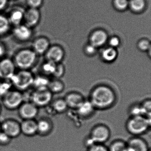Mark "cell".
<instances>
[{"instance_id": "cell-36", "label": "cell", "mask_w": 151, "mask_h": 151, "mask_svg": "<svg viewBox=\"0 0 151 151\" xmlns=\"http://www.w3.org/2000/svg\"><path fill=\"white\" fill-rule=\"evenodd\" d=\"M87 151H109L103 144H95L88 147Z\"/></svg>"}, {"instance_id": "cell-2", "label": "cell", "mask_w": 151, "mask_h": 151, "mask_svg": "<svg viewBox=\"0 0 151 151\" xmlns=\"http://www.w3.org/2000/svg\"><path fill=\"white\" fill-rule=\"evenodd\" d=\"M38 55L30 48H23L16 53L13 61L19 70H30L35 66Z\"/></svg>"}, {"instance_id": "cell-14", "label": "cell", "mask_w": 151, "mask_h": 151, "mask_svg": "<svg viewBox=\"0 0 151 151\" xmlns=\"http://www.w3.org/2000/svg\"><path fill=\"white\" fill-rule=\"evenodd\" d=\"M21 133L28 137H34L37 134V121L35 119L23 120L21 122Z\"/></svg>"}, {"instance_id": "cell-3", "label": "cell", "mask_w": 151, "mask_h": 151, "mask_svg": "<svg viewBox=\"0 0 151 151\" xmlns=\"http://www.w3.org/2000/svg\"><path fill=\"white\" fill-rule=\"evenodd\" d=\"M34 77L30 70H19L16 71L10 80L16 90L23 92L32 87Z\"/></svg>"}, {"instance_id": "cell-1", "label": "cell", "mask_w": 151, "mask_h": 151, "mask_svg": "<svg viewBox=\"0 0 151 151\" xmlns=\"http://www.w3.org/2000/svg\"><path fill=\"white\" fill-rule=\"evenodd\" d=\"M116 99L114 91L108 86L100 85L93 89L89 100L95 109H107L114 104Z\"/></svg>"}, {"instance_id": "cell-7", "label": "cell", "mask_w": 151, "mask_h": 151, "mask_svg": "<svg viewBox=\"0 0 151 151\" xmlns=\"http://www.w3.org/2000/svg\"><path fill=\"white\" fill-rule=\"evenodd\" d=\"M1 131L8 135L11 138H16L21 133V123L13 118H7L1 122Z\"/></svg>"}, {"instance_id": "cell-44", "label": "cell", "mask_w": 151, "mask_h": 151, "mask_svg": "<svg viewBox=\"0 0 151 151\" xmlns=\"http://www.w3.org/2000/svg\"><path fill=\"white\" fill-rule=\"evenodd\" d=\"M1 131V122H0V132Z\"/></svg>"}, {"instance_id": "cell-10", "label": "cell", "mask_w": 151, "mask_h": 151, "mask_svg": "<svg viewBox=\"0 0 151 151\" xmlns=\"http://www.w3.org/2000/svg\"><path fill=\"white\" fill-rule=\"evenodd\" d=\"M16 68L13 60L2 58L0 60V79H10L16 72Z\"/></svg>"}, {"instance_id": "cell-25", "label": "cell", "mask_w": 151, "mask_h": 151, "mask_svg": "<svg viewBox=\"0 0 151 151\" xmlns=\"http://www.w3.org/2000/svg\"><path fill=\"white\" fill-rule=\"evenodd\" d=\"M11 27L7 17L0 14V37L7 35L11 30Z\"/></svg>"}, {"instance_id": "cell-40", "label": "cell", "mask_w": 151, "mask_h": 151, "mask_svg": "<svg viewBox=\"0 0 151 151\" xmlns=\"http://www.w3.org/2000/svg\"><path fill=\"white\" fill-rule=\"evenodd\" d=\"M9 0H0V11L5 9L8 5Z\"/></svg>"}, {"instance_id": "cell-39", "label": "cell", "mask_w": 151, "mask_h": 151, "mask_svg": "<svg viewBox=\"0 0 151 151\" xmlns=\"http://www.w3.org/2000/svg\"><path fill=\"white\" fill-rule=\"evenodd\" d=\"M109 43H110V45L112 47H116L119 45V44H120V40L117 38L114 37L111 38Z\"/></svg>"}, {"instance_id": "cell-13", "label": "cell", "mask_w": 151, "mask_h": 151, "mask_svg": "<svg viewBox=\"0 0 151 151\" xmlns=\"http://www.w3.org/2000/svg\"><path fill=\"white\" fill-rule=\"evenodd\" d=\"M37 121V134L40 137H46L51 134L53 129V124L50 118L42 117Z\"/></svg>"}, {"instance_id": "cell-43", "label": "cell", "mask_w": 151, "mask_h": 151, "mask_svg": "<svg viewBox=\"0 0 151 151\" xmlns=\"http://www.w3.org/2000/svg\"><path fill=\"white\" fill-rule=\"evenodd\" d=\"M1 111H2V106L1 104L0 103V114H1Z\"/></svg>"}, {"instance_id": "cell-22", "label": "cell", "mask_w": 151, "mask_h": 151, "mask_svg": "<svg viewBox=\"0 0 151 151\" xmlns=\"http://www.w3.org/2000/svg\"><path fill=\"white\" fill-rule=\"evenodd\" d=\"M107 39L106 34L102 31H98L93 33L91 37V45L98 47L104 45Z\"/></svg>"}, {"instance_id": "cell-28", "label": "cell", "mask_w": 151, "mask_h": 151, "mask_svg": "<svg viewBox=\"0 0 151 151\" xmlns=\"http://www.w3.org/2000/svg\"><path fill=\"white\" fill-rule=\"evenodd\" d=\"M127 143L121 140H117L111 143L109 147V151H126L127 149Z\"/></svg>"}, {"instance_id": "cell-24", "label": "cell", "mask_w": 151, "mask_h": 151, "mask_svg": "<svg viewBox=\"0 0 151 151\" xmlns=\"http://www.w3.org/2000/svg\"><path fill=\"white\" fill-rule=\"evenodd\" d=\"M50 106L53 111L58 114L64 113L68 107L64 99H57L52 101Z\"/></svg>"}, {"instance_id": "cell-6", "label": "cell", "mask_w": 151, "mask_h": 151, "mask_svg": "<svg viewBox=\"0 0 151 151\" xmlns=\"http://www.w3.org/2000/svg\"><path fill=\"white\" fill-rule=\"evenodd\" d=\"M53 93L48 89L34 90L31 93L30 101L40 108L46 107L52 103Z\"/></svg>"}, {"instance_id": "cell-17", "label": "cell", "mask_w": 151, "mask_h": 151, "mask_svg": "<svg viewBox=\"0 0 151 151\" xmlns=\"http://www.w3.org/2000/svg\"><path fill=\"white\" fill-rule=\"evenodd\" d=\"M25 10L21 7H15L9 12L7 18L11 24L14 27L23 23Z\"/></svg>"}, {"instance_id": "cell-41", "label": "cell", "mask_w": 151, "mask_h": 151, "mask_svg": "<svg viewBox=\"0 0 151 151\" xmlns=\"http://www.w3.org/2000/svg\"><path fill=\"white\" fill-rule=\"evenodd\" d=\"M86 51L88 54H92L94 53L96 51V47L92 45H90L86 47Z\"/></svg>"}, {"instance_id": "cell-9", "label": "cell", "mask_w": 151, "mask_h": 151, "mask_svg": "<svg viewBox=\"0 0 151 151\" xmlns=\"http://www.w3.org/2000/svg\"><path fill=\"white\" fill-rule=\"evenodd\" d=\"M17 109L18 115L23 120L35 119L39 112V108L30 101L23 102Z\"/></svg>"}, {"instance_id": "cell-11", "label": "cell", "mask_w": 151, "mask_h": 151, "mask_svg": "<svg viewBox=\"0 0 151 151\" xmlns=\"http://www.w3.org/2000/svg\"><path fill=\"white\" fill-rule=\"evenodd\" d=\"M13 37L17 40L21 42L29 41L33 36L32 29L23 23L14 27L12 30Z\"/></svg>"}, {"instance_id": "cell-38", "label": "cell", "mask_w": 151, "mask_h": 151, "mask_svg": "<svg viewBox=\"0 0 151 151\" xmlns=\"http://www.w3.org/2000/svg\"><path fill=\"white\" fill-rule=\"evenodd\" d=\"M150 45L149 42L147 40H144L139 42V47L141 50L146 51L148 50L150 47Z\"/></svg>"}, {"instance_id": "cell-33", "label": "cell", "mask_w": 151, "mask_h": 151, "mask_svg": "<svg viewBox=\"0 0 151 151\" xmlns=\"http://www.w3.org/2000/svg\"><path fill=\"white\" fill-rule=\"evenodd\" d=\"M26 1L29 8L36 9H39L44 3V0H26Z\"/></svg>"}, {"instance_id": "cell-27", "label": "cell", "mask_w": 151, "mask_h": 151, "mask_svg": "<svg viewBox=\"0 0 151 151\" xmlns=\"http://www.w3.org/2000/svg\"><path fill=\"white\" fill-rule=\"evenodd\" d=\"M117 53L112 47L107 48L102 53V57L103 60L107 62H112L116 59Z\"/></svg>"}, {"instance_id": "cell-31", "label": "cell", "mask_w": 151, "mask_h": 151, "mask_svg": "<svg viewBox=\"0 0 151 151\" xmlns=\"http://www.w3.org/2000/svg\"><path fill=\"white\" fill-rule=\"evenodd\" d=\"M130 4L133 10L139 11L144 9L145 3L144 0H130Z\"/></svg>"}, {"instance_id": "cell-37", "label": "cell", "mask_w": 151, "mask_h": 151, "mask_svg": "<svg viewBox=\"0 0 151 151\" xmlns=\"http://www.w3.org/2000/svg\"><path fill=\"white\" fill-rule=\"evenodd\" d=\"M114 2L116 7L121 10L126 9L128 5L127 0H115Z\"/></svg>"}, {"instance_id": "cell-29", "label": "cell", "mask_w": 151, "mask_h": 151, "mask_svg": "<svg viewBox=\"0 0 151 151\" xmlns=\"http://www.w3.org/2000/svg\"><path fill=\"white\" fill-rule=\"evenodd\" d=\"M0 81V96L2 97L12 90L13 87L10 79H1Z\"/></svg>"}, {"instance_id": "cell-32", "label": "cell", "mask_w": 151, "mask_h": 151, "mask_svg": "<svg viewBox=\"0 0 151 151\" xmlns=\"http://www.w3.org/2000/svg\"><path fill=\"white\" fill-rule=\"evenodd\" d=\"M65 71V68L63 65L60 63L56 64V68L52 76L55 78L60 79L64 76Z\"/></svg>"}, {"instance_id": "cell-30", "label": "cell", "mask_w": 151, "mask_h": 151, "mask_svg": "<svg viewBox=\"0 0 151 151\" xmlns=\"http://www.w3.org/2000/svg\"><path fill=\"white\" fill-rule=\"evenodd\" d=\"M129 114L131 116H145V111L141 105H135L131 108L129 110Z\"/></svg>"}, {"instance_id": "cell-12", "label": "cell", "mask_w": 151, "mask_h": 151, "mask_svg": "<svg viewBox=\"0 0 151 151\" xmlns=\"http://www.w3.org/2000/svg\"><path fill=\"white\" fill-rule=\"evenodd\" d=\"M41 18L39 9L29 8L24 11L23 23L32 29L39 24Z\"/></svg>"}, {"instance_id": "cell-8", "label": "cell", "mask_w": 151, "mask_h": 151, "mask_svg": "<svg viewBox=\"0 0 151 151\" xmlns=\"http://www.w3.org/2000/svg\"><path fill=\"white\" fill-rule=\"evenodd\" d=\"M110 136V131L108 127L100 124L93 129L89 137L94 144H103L109 139Z\"/></svg>"}, {"instance_id": "cell-34", "label": "cell", "mask_w": 151, "mask_h": 151, "mask_svg": "<svg viewBox=\"0 0 151 151\" xmlns=\"http://www.w3.org/2000/svg\"><path fill=\"white\" fill-rule=\"evenodd\" d=\"M13 139L2 131L0 132V146H6L10 144Z\"/></svg>"}, {"instance_id": "cell-42", "label": "cell", "mask_w": 151, "mask_h": 151, "mask_svg": "<svg viewBox=\"0 0 151 151\" xmlns=\"http://www.w3.org/2000/svg\"><path fill=\"white\" fill-rule=\"evenodd\" d=\"M6 49L5 46L0 43V58L3 57L6 54Z\"/></svg>"}, {"instance_id": "cell-16", "label": "cell", "mask_w": 151, "mask_h": 151, "mask_svg": "<svg viewBox=\"0 0 151 151\" xmlns=\"http://www.w3.org/2000/svg\"><path fill=\"white\" fill-rule=\"evenodd\" d=\"M45 55L47 61L58 64L63 59L64 53L60 47L57 46H53L50 47Z\"/></svg>"}, {"instance_id": "cell-23", "label": "cell", "mask_w": 151, "mask_h": 151, "mask_svg": "<svg viewBox=\"0 0 151 151\" xmlns=\"http://www.w3.org/2000/svg\"><path fill=\"white\" fill-rule=\"evenodd\" d=\"M65 88L64 83L57 78H54L50 80L47 89L53 94L60 93L63 91Z\"/></svg>"}, {"instance_id": "cell-21", "label": "cell", "mask_w": 151, "mask_h": 151, "mask_svg": "<svg viewBox=\"0 0 151 151\" xmlns=\"http://www.w3.org/2000/svg\"><path fill=\"white\" fill-rule=\"evenodd\" d=\"M50 80L48 77L42 74L35 76L32 87L34 90L47 89Z\"/></svg>"}, {"instance_id": "cell-19", "label": "cell", "mask_w": 151, "mask_h": 151, "mask_svg": "<svg viewBox=\"0 0 151 151\" xmlns=\"http://www.w3.org/2000/svg\"><path fill=\"white\" fill-rule=\"evenodd\" d=\"M95 108L89 100H85L77 109V113L80 117L86 118L91 116L95 111Z\"/></svg>"}, {"instance_id": "cell-15", "label": "cell", "mask_w": 151, "mask_h": 151, "mask_svg": "<svg viewBox=\"0 0 151 151\" xmlns=\"http://www.w3.org/2000/svg\"><path fill=\"white\" fill-rule=\"evenodd\" d=\"M50 47L48 39L44 37H40L34 40L32 42V48L38 55L45 54Z\"/></svg>"}, {"instance_id": "cell-26", "label": "cell", "mask_w": 151, "mask_h": 151, "mask_svg": "<svg viewBox=\"0 0 151 151\" xmlns=\"http://www.w3.org/2000/svg\"><path fill=\"white\" fill-rule=\"evenodd\" d=\"M56 66V63L46 60V62L44 63L41 67L42 75L47 77L52 76L55 70Z\"/></svg>"}, {"instance_id": "cell-18", "label": "cell", "mask_w": 151, "mask_h": 151, "mask_svg": "<svg viewBox=\"0 0 151 151\" xmlns=\"http://www.w3.org/2000/svg\"><path fill=\"white\" fill-rule=\"evenodd\" d=\"M68 107L71 109H76L85 100L82 94L78 92H70L68 93L64 98Z\"/></svg>"}, {"instance_id": "cell-35", "label": "cell", "mask_w": 151, "mask_h": 151, "mask_svg": "<svg viewBox=\"0 0 151 151\" xmlns=\"http://www.w3.org/2000/svg\"><path fill=\"white\" fill-rule=\"evenodd\" d=\"M141 105L145 111V116L151 118V100L150 99L147 100L141 104Z\"/></svg>"}, {"instance_id": "cell-4", "label": "cell", "mask_w": 151, "mask_h": 151, "mask_svg": "<svg viewBox=\"0 0 151 151\" xmlns=\"http://www.w3.org/2000/svg\"><path fill=\"white\" fill-rule=\"evenodd\" d=\"M150 127L151 118L143 116H131L126 123L127 131L136 136L144 134Z\"/></svg>"}, {"instance_id": "cell-20", "label": "cell", "mask_w": 151, "mask_h": 151, "mask_svg": "<svg viewBox=\"0 0 151 151\" xmlns=\"http://www.w3.org/2000/svg\"><path fill=\"white\" fill-rule=\"evenodd\" d=\"M127 146L134 151H149L148 145L144 139L135 137L130 139L127 143Z\"/></svg>"}, {"instance_id": "cell-5", "label": "cell", "mask_w": 151, "mask_h": 151, "mask_svg": "<svg viewBox=\"0 0 151 151\" xmlns=\"http://www.w3.org/2000/svg\"><path fill=\"white\" fill-rule=\"evenodd\" d=\"M2 105L9 110L17 109L24 102L23 92L17 90H11L1 97Z\"/></svg>"}]
</instances>
